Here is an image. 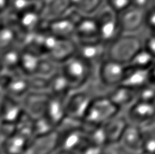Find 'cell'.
I'll list each match as a JSON object with an SVG mask.
<instances>
[{
    "label": "cell",
    "instance_id": "cell-1",
    "mask_svg": "<svg viewBox=\"0 0 155 154\" xmlns=\"http://www.w3.org/2000/svg\"><path fill=\"white\" fill-rule=\"evenodd\" d=\"M120 112L122 111L106 94L96 95L86 112L83 123L87 128L103 126Z\"/></svg>",
    "mask_w": 155,
    "mask_h": 154
},
{
    "label": "cell",
    "instance_id": "cell-2",
    "mask_svg": "<svg viewBox=\"0 0 155 154\" xmlns=\"http://www.w3.org/2000/svg\"><path fill=\"white\" fill-rule=\"evenodd\" d=\"M94 68L76 54L60 64V69L70 81L73 91L83 89L87 85L92 79Z\"/></svg>",
    "mask_w": 155,
    "mask_h": 154
},
{
    "label": "cell",
    "instance_id": "cell-3",
    "mask_svg": "<svg viewBox=\"0 0 155 154\" xmlns=\"http://www.w3.org/2000/svg\"><path fill=\"white\" fill-rule=\"evenodd\" d=\"M143 46V41H142L136 34L123 33L116 40L108 45V57L127 65Z\"/></svg>",
    "mask_w": 155,
    "mask_h": 154
},
{
    "label": "cell",
    "instance_id": "cell-4",
    "mask_svg": "<svg viewBox=\"0 0 155 154\" xmlns=\"http://www.w3.org/2000/svg\"><path fill=\"white\" fill-rule=\"evenodd\" d=\"M99 25V40L109 45L122 34L118 14L106 5L94 14Z\"/></svg>",
    "mask_w": 155,
    "mask_h": 154
},
{
    "label": "cell",
    "instance_id": "cell-5",
    "mask_svg": "<svg viewBox=\"0 0 155 154\" xmlns=\"http://www.w3.org/2000/svg\"><path fill=\"white\" fill-rule=\"evenodd\" d=\"M126 70V64L107 57L97 68V74L101 84L112 89L122 84Z\"/></svg>",
    "mask_w": 155,
    "mask_h": 154
},
{
    "label": "cell",
    "instance_id": "cell-6",
    "mask_svg": "<svg viewBox=\"0 0 155 154\" xmlns=\"http://www.w3.org/2000/svg\"><path fill=\"white\" fill-rule=\"evenodd\" d=\"M30 92V84L28 76L20 70L2 74V93L11 97L22 100Z\"/></svg>",
    "mask_w": 155,
    "mask_h": 154
},
{
    "label": "cell",
    "instance_id": "cell-7",
    "mask_svg": "<svg viewBox=\"0 0 155 154\" xmlns=\"http://www.w3.org/2000/svg\"><path fill=\"white\" fill-rule=\"evenodd\" d=\"M94 95L87 90H74L66 98L67 117L83 122Z\"/></svg>",
    "mask_w": 155,
    "mask_h": 154
},
{
    "label": "cell",
    "instance_id": "cell-8",
    "mask_svg": "<svg viewBox=\"0 0 155 154\" xmlns=\"http://www.w3.org/2000/svg\"><path fill=\"white\" fill-rule=\"evenodd\" d=\"M75 54L98 68L103 61L108 57V45L100 40L91 42H76Z\"/></svg>",
    "mask_w": 155,
    "mask_h": 154
},
{
    "label": "cell",
    "instance_id": "cell-9",
    "mask_svg": "<svg viewBox=\"0 0 155 154\" xmlns=\"http://www.w3.org/2000/svg\"><path fill=\"white\" fill-rule=\"evenodd\" d=\"M129 123L143 127L155 122V103L137 100L126 111Z\"/></svg>",
    "mask_w": 155,
    "mask_h": 154
},
{
    "label": "cell",
    "instance_id": "cell-10",
    "mask_svg": "<svg viewBox=\"0 0 155 154\" xmlns=\"http://www.w3.org/2000/svg\"><path fill=\"white\" fill-rule=\"evenodd\" d=\"M146 11L131 5L126 10L118 14L120 25L123 33L136 34L143 26H145Z\"/></svg>",
    "mask_w": 155,
    "mask_h": 154
},
{
    "label": "cell",
    "instance_id": "cell-11",
    "mask_svg": "<svg viewBox=\"0 0 155 154\" xmlns=\"http://www.w3.org/2000/svg\"><path fill=\"white\" fill-rule=\"evenodd\" d=\"M74 40L91 42L99 40V25L94 15H83L75 24Z\"/></svg>",
    "mask_w": 155,
    "mask_h": 154
},
{
    "label": "cell",
    "instance_id": "cell-12",
    "mask_svg": "<svg viewBox=\"0 0 155 154\" xmlns=\"http://www.w3.org/2000/svg\"><path fill=\"white\" fill-rule=\"evenodd\" d=\"M75 24L74 20L66 15L53 20L45 21L43 29L60 39H74Z\"/></svg>",
    "mask_w": 155,
    "mask_h": 154
},
{
    "label": "cell",
    "instance_id": "cell-13",
    "mask_svg": "<svg viewBox=\"0 0 155 154\" xmlns=\"http://www.w3.org/2000/svg\"><path fill=\"white\" fill-rule=\"evenodd\" d=\"M50 97L49 92L30 91L21 101L25 112L33 118L45 115L47 102Z\"/></svg>",
    "mask_w": 155,
    "mask_h": 154
},
{
    "label": "cell",
    "instance_id": "cell-14",
    "mask_svg": "<svg viewBox=\"0 0 155 154\" xmlns=\"http://www.w3.org/2000/svg\"><path fill=\"white\" fill-rule=\"evenodd\" d=\"M22 101L2 93L1 99V123L16 124L25 113Z\"/></svg>",
    "mask_w": 155,
    "mask_h": 154
},
{
    "label": "cell",
    "instance_id": "cell-15",
    "mask_svg": "<svg viewBox=\"0 0 155 154\" xmlns=\"http://www.w3.org/2000/svg\"><path fill=\"white\" fill-rule=\"evenodd\" d=\"M129 124L126 114H123L120 112L114 117L110 119L104 125H103L109 146L119 145L124 131Z\"/></svg>",
    "mask_w": 155,
    "mask_h": 154
},
{
    "label": "cell",
    "instance_id": "cell-16",
    "mask_svg": "<svg viewBox=\"0 0 155 154\" xmlns=\"http://www.w3.org/2000/svg\"><path fill=\"white\" fill-rule=\"evenodd\" d=\"M119 145L124 150L132 154H139L142 152L143 145V128L129 123Z\"/></svg>",
    "mask_w": 155,
    "mask_h": 154
},
{
    "label": "cell",
    "instance_id": "cell-17",
    "mask_svg": "<svg viewBox=\"0 0 155 154\" xmlns=\"http://www.w3.org/2000/svg\"><path fill=\"white\" fill-rule=\"evenodd\" d=\"M106 95L117 105V107L123 111L128 110V108L134 104L138 99V91L133 88L127 87L124 84H119L112 89Z\"/></svg>",
    "mask_w": 155,
    "mask_h": 154
},
{
    "label": "cell",
    "instance_id": "cell-18",
    "mask_svg": "<svg viewBox=\"0 0 155 154\" xmlns=\"http://www.w3.org/2000/svg\"><path fill=\"white\" fill-rule=\"evenodd\" d=\"M33 141L15 132L1 139V154H24L29 149Z\"/></svg>",
    "mask_w": 155,
    "mask_h": 154
},
{
    "label": "cell",
    "instance_id": "cell-19",
    "mask_svg": "<svg viewBox=\"0 0 155 154\" xmlns=\"http://www.w3.org/2000/svg\"><path fill=\"white\" fill-rule=\"evenodd\" d=\"M66 98L67 97H59L50 94L47 102L45 115L55 128L67 117Z\"/></svg>",
    "mask_w": 155,
    "mask_h": 154
},
{
    "label": "cell",
    "instance_id": "cell-20",
    "mask_svg": "<svg viewBox=\"0 0 155 154\" xmlns=\"http://www.w3.org/2000/svg\"><path fill=\"white\" fill-rule=\"evenodd\" d=\"M149 84H151L149 69L126 65L125 74L121 84L138 91Z\"/></svg>",
    "mask_w": 155,
    "mask_h": 154
},
{
    "label": "cell",
    "instance_id": "cell-21",
    "mask_svg": "<svg viewBox=\"0 0 155 154\" xmlns=\"http://www.w3.org/2000/svg\"><path fill=\"white\" fill-rule=\"evenodd\" d=\"M76 44L77 43L74 39L57 38L50 51L45 55H48L53 60L61 64L65 60L75 54Z\"/></svg>",
    "mask_w": 155,
    "mask_h": 154
},
{
    "label": "cell",
    "instance_id": "cell-22",
    "mask_svg": "<svg viewBox=\"0 0 155 154\" xmlns=\"http://www.w3.org/2000/svg\"><path fill=\"white\" fill-rule=\"evenodd\" d=\"M44 24L41 12L30 10L18 15L16 26L22 34H27L43 29Z\"/></svg>",
    "mask_w": 155,
    "mask_h": 154
},
{
    "label": "cell",
    "instance_id": "cell-23",
    "mask_svg": "<svg viewBox=\"0 0 155 154\" xmlns=\"http://www.w3.org/2000/svg\"><path fill=\"white\" fill-rule=\"evenodd\" d=\"M35 154H55L59 151V141L56 130L47 135L35 137L31 144Z\"/></svg>",
    "mask_w": 155,
    "mask_h": 154
},
{
    "label": "cell",
    "instance_id": "cell-24",
    "mask_svg": "<svg viewBox=\"0 0 155 154\" xmlns=\"http://www.w3.org/2000/svg\"><path fill=\"white\" fill-rule=\"evenodd\" d=\"M73 8L70 0H47L41 12L45 21L66 15Z\"/></svg>",
    "mask_w": 155,
    "mask_h": 154
},
{
    "label": "cell",
    "instance_id": "cell-25",
    "mask_svg": "<svg viewBox=\"0 0 155 154\" xmlns=\"http://www.w3.org/2000/svg\"><path fill=\"white\" fill-rule=\"evenodd\" d=\"M22 51L23 46L21 45V44H17L1 51L3 72L12 73L19 70Z\"/></svg>",
    "mask_w": 155,
    "mask_h": 154
},
{
    "label": "cell",
    "instance_id": "cell-26",
    "mask_svg": "<svg viewBox=\"0 0 155 154\" xmlns=\"http://www.w3.org/2000/svg\"><path fill=\"white\" fill-rule=\"evenodd\" d=\"M73 91L72 85L65 74L59 69L50 77L49 93L59 97H67Z\"/></svg>",
    "mask_w": 155,
    "mask_h": 154
},
{
    "label": "cell",
    "instance_id": "cell-27",
    "mask_svg": "<svg viewBox=\"0 0 155 154\" xmlns=\"http://www.w3.org/2000/svg\"><path fill=\"white\" fill-rule=\"evenodd\" d=\"M41 57V54L23 47L19 70L26 76L36 74L38 72Z\"/></svg>",
    "mask_w": 155,
    "mask_h": 154
},
{
    "label": "cell",
    "instance_id": "cell-28",
    "mask_svg": "<svg viewBox=\"0 0 155 154\" xmlns=\"http://www.w3.org/2000/svg\"><path fill=\"white\" fill-rule=\"evenodd\" d=\"M20 34L21 32L19 31L16 25H2L0 33L1 51L17 44H20Z\"/></svg>",
    "mask_w": 155,
    "mask_h": 154
},
{
    "label": "cell",
    "instance_id": "cell-29",
    "mask_svg": "<svg viewBox=\"0 0 155 154\" xmlns=\"http://www.w3.org/2000/svg\"><path fill=\"white\" fill-rule=\"evenodd\" d=\"M73 8L83 15H94L102 7L104 0H70Z\"/></svg>",
    "mask_w": 155,
    "mask_h": 154
},
{
    "label": "cell",
    "instance_id": "cell-30",
    "mask_svg": "<svg viewBox=\"0 0 155 154\" xmlns=\"http://www.w3.org/2000/svg\"><path fill=\"white\" fill-rule=\"evenodd\" d=\"M155 62V58L143 46L141 48L135 55L133 57V59L130 61V63L127 65H132L135 67L144 68V69H150L153 63Z\"/></svg>",
    "mask_w": 155,
    "mask_h": 154
},
{
    "label": "cell",
    "instance_id": "cell-31",
    "mask_svg": "<svg viewBox=\"0 0 155 154\" xmlns=\"http://www.w3.org/2000/svg\"><path fill=\"white\" fill-rule=\"evenodd\" d=\"M142 128L143 135V152L155 154V122Z\"/></svg>",
    "mask_w": 155,
    "mask_h": 154
},
{
    "label": "cell",
    "instance_id": "cell-32",
    "mask_svg": "<svg viewBox=\"0 0 155 154\" xmlns=\"http://www.w3.org/2000/svg\"><path fill=\"white\" fill-rule=\"evenodd\" d=\"M55 130L56 128L52 124L45 115L34 118V131L35 137L47 135Z\"/></svg>",
    "mask_w": 155,
    "mask_h": 154
},
{
    "label": "cell",
    "instance_id": "cell-33",
    "mask_svg": "<svg viewBox=\"0 0 155 154\" xmlns=\"http://www.w3.org/2000/svg\"><path fill=\"white\" fill-rule=\"evenodd\" d=\"M59 69H60V64H58L57 62L53 60L48 55L45 54V55H42V57H41L37 74L46 76V77H51Z\"/></svg>",
    "mask_w": 155,
    "mask_h": 154
},
{
    "label": "cell",
    "instance_id": "cell-34",
    "mask_svg": "<svg viewBox=\"0 0 155 154\" xmlns=\"http://www.w3.org/2000/svg\"><path fill=\"white\" fill-rule=\"evenodd\" d=\"M30 84V91L49 92L50 77L41 75L39 74L28 76Z\"/></svg>",
    "mask_w": 155,
    "mask_h": 154
},
{
    "label": "cell",
    "instance_id": "cell-35",
    "mask_svg": "<svg viewBox=\"0 0 155 154\" xmlns=\"http://www.w3.org/2000/svg\"><path fill=\"white\" fill-rule=\"evenodd\" d=\"M144 102H155V84H149L138 90V99Z\"/></svg>",
    "mask_w": 155,
    "mask_h": 154
},
{
    "label": "cell",
    "instance_id": "cell-36",
    "mask_svg": "<svg viewBox=\"0 0 155 154\" xmlns=\"http://www.w3.org/2000/svg\"><path fill=\"white\" fill-rule=\"evenodd\" d=\"M106 5L117 14L126 10L132 5V0H105Z\"/></svg>",
    "mask_w": 155,
    "mask_h": 154
},
{
    "label": "cell",
    "instance_id": "cell-37",
    "mask_svg": "<svg viewBox=\"0 0 155 154\" xmlns=\"http://www.w3.org/2000/svg\"><path fill=\"white\" fill-rule=\"evenodd\" d=\"M107 148L108 147H104V146L89 143L78 154H105Z\"/></svg>",
    "mask_w": 155,
    "mask_h": 154
},
{
    "label": "cell",
    "instance_id": "cell-38",
    "mask_svg": "<svg viewBox=\"0 0 155 154\" xmlns=\"http://www.w3.org/2000/svg\"><path fill=\"white\" fill-rule=\"evenodd\" d=\"M145 26L151 31V33L155 32V7H150L146 11Z\"/></svg>",
    "mask_w": 155,
    "mask_h": 154
},
{
    "label": "cell",
    "instance_id": "cell-39",
    "mask_svg": "<svg viewBox=\"0 0 155 154\" xmlns=\"http://www.w3.org/2000/svg\"><path fill=\"white\" fill-rule=\"evenodd\" d=\"M143 47L155 58V34H150L143 40Z\"/></svg>",
    "mask_w": 155,
    "mask_h": 154
},
{
    "label": "cell",
    "instance_id": "cell-40",
    "mask_svg": "<svg viewBox=\"0 0 155 154\" xmlns=\"http://www.w3.org/2000/svg\"><path fill=\"white\" fill-rule=\"evenodd\" d=\"M151 5L152 0H132V5L144 10H148L151 7Z\"/></svg>",
    "mask_w": 155,
    "mask_h": 154
},
{
    "label": "cell",
    "instance_id": "cell-41",
    "mask_svg": "<svg viewBox=\"0 0 155 154\" xmlns=\"http://www.w3.org/2000/svg\"><path fill=\"white\" fill-rule=\"evenodd\" d=\"M150 70V78H151V84H155V62L153 66L149 69Z\"/></svg>",
    "mask_w": 155,
    "mask_h": 154
},
{
    "label": "cell",
    "instance_id": "cell-42",
    "mask_svg": "<svg viewBox=\"0 0 155 154\" xmlns=\"http://www.w3.org/2000/svg\"><path fill=\"white\" fill-rule=\"evenodd\" d=\"M55 154H75L72 153V152H64V151H58Z\"/></svg>",
    "mask_w": 155,
    "mask_h": 154
},
{
    "label": "cell",
    "instance_id": "cell-43",
    "mask_svg": "<svg viewBox=\"0 0 155 154\" xmlns=\"http://www.w3.org/2000/svg\"><path fill=\"white\" fill-rule=\"evenodd\" d=\"M45 1H47V0H45Z\"/></svg>",
    "mask_w": 155,
    "mask_h": 154
}]
</instances>
